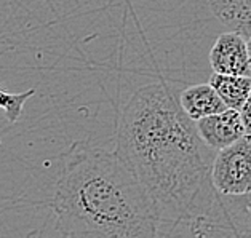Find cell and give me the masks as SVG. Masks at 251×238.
<instances>
[{"mask_svg": "<svg viewBox=\"0 0 251 238\" xmlns=\"http://www.w3.org/2000/svg\"><path fill=\"white\" fill-rule=\"evenodd\" d=\"M210 64L219 75H250L247 39L234 30L221 34L210 50Z\"/></svg>", "mask_w": 251, "mask_h": 238, "instance_id": "6", "label": "cell"}, {"mask_svg": "<svg viewBox=\"0 0 251 238\" xmlns=\"http://www.w3.org/2000/svg\"><path fill=\"white\" fill-rule=\"evenodd\" d=\"M200 139L213 150H221L245 138V128L240 112L234 109L210 115L195 121Z\"/></svg>", "mask_w": 251, "mask_h": 238, "instance_id": "5", "label": "cell"}, {"mask_svg": "<svg viewBox=\"0 0 251 238\" xmlns=\"http://www.w3.org/2000/svg\"><path fill=\"white\" fill-rule=\"evenodd\" d=\"M194 238H251V192L219 195L191 222Z\"/></svg>", "mask_w": 251, "mask_h": 238, "instance_id": "3", "label": "cell"}, {"mask_svg": "<svg viewBox=\"0 0 251 238\" xmlns=\"http://www.w3.org/2000/svg\"><path fill=\"white\" fill-rule=\"evenodd\" d=\"M248 138H250V143H251V136H248Z\"/></svg>", "mask_w": 251, "mask_h": 238, "instance_id": "13", "label": "cell"}, {"mask_svg": "<svg viewBox=\"0 0 251 238\" xmlns=\"http://www.w3.org/2000/svg\"><path fill=\"white\" fill-rule=\"evenodd\" d=\"M211 184L219 195H243L251 192V143L245 136L216 152L211 167Z\"/></svg>", "mask_w": 251, "mask_h": 238, "instance_id": "4", "label": "cell"}, {"mask_svg": "<svg viewBox=\"0 0 251 238\" xmlns=\"http://www.w3.org/2000/svg\"><path fill=\"white\" fill-rule=\"evenodd\" d=\"M115 155L149 193L160 224H191L216 197L211 184L216 150L201 141L195 121L165 82L146 85L126 101Z\"/></svg>", "mask_w": 251, "mask_h": 238, "instance_id": "1", "label": "cell"}, {"mask_svg": "<svg viewBox=\"0 0 251 238\" xmlns=\"http://www.w3.org/2000/svg\"><path fill=\"white\" fill-rule=\"evenodd\" d=\"M51 210L66 238H158L154 201L115 152L74 143L61 157Z\"/></svg>", "mask_w": 251, "mask_h": 238, "instance_id": "2", "label": "cell"}, {"mask_svg": "<svg viewBox=\"0 0 251 238\" xmlns=\"http://www.w3.org/2000/svg\"><path fill=\"white\" fill-rule=\"evenodd\" d=\"M34 95H35V88H29L26 91H23V93H10V91L0 88V109L3 111L10 125H13L20 120L24 111V106H26V102Z\"/></svg>", "mask_w": 251, "mask_h": 238, "instance_id": "10", "label": "cell"}, {"mask_svg": "<svg viewBox=\"0 0 251 238\" xmlns=\"http://www.w3.org/2000/svg\"><path fill=\"white\" fill-rule=\"evenodd\" d=\"M238 112H240V117L243 121L245 134H247V136H251V90H250L247 101H245V104L242 106V109Z\"/></svg>", "mask_w": 251, "mask_h": 238, "instance_id": "11", "label": "cell"}, {"mask_svg": "<svg viewBox=\"0 0 251 238\" xmlns=\"http://www.w3.org/2000/svg\"><path fill=\"white\" fill-rule=\"evenodd\" d=\"M208 5L224 26L251 37V0H208Z\"/></svg>", "mask_w": 251, "mask_h": 238, "instance_id": "8", "label": "cell"}, {"mask_svg": "<svg viewBox=\"0 0 251 238\" xmlns=\"http://www.w3.org/2000/svg\"><path fill=\"white\" fill-rule=\"evenodd\" d=\"M208 85L221 97L224 106L234 111H240L251 90L250 75H219L213 74Z\"/></svg>", "mask_w": 251, "mask_h": 238, "instance_id": "9", "label": "cell"}, {"mask_svg": "<svg viewBox=\"0 0 251 238\" xmlns=\"http://www.w3.org/2000/svg\"><path fill=\"white\" fill-rule=\"evenodd\" d=\"M177 102L189 119L197 121L200 119L210 117V115L226 111L224 102L218 93L208 83L191 85L177 95Z\"/></svg>", "mask_w": 251, "mask_h": 238, "instance_id": "7", "label": "cell"}, {"mask_svg": "<svg viewBox=\"0 0 251 238\" xmlns=\"http://www.w3.org/2000/svg\"><path fill=\"white\" fill-rule=\"evenodd\" d=\"M247 53H248V69H250V77H251V37L247 39Z\"/></svg>", "mask_w": 251, "mask_h": 238, "instance_id": "12", "label": "cell"}]
</instances>
